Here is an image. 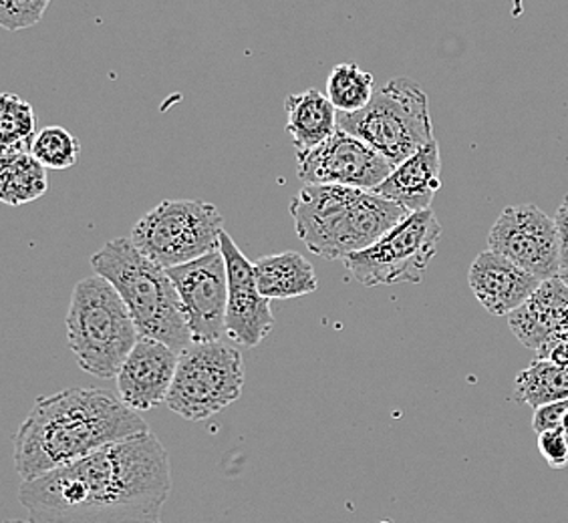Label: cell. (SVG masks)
Listing matches in <instances>:
<instances>
[{
  "instance_id": "22",
  "label": "cell",
  "mask_w": 568,
  "mask_h": 523,
  "mask_svg": "<svg viewBox=\"0 0 568 523\" xmlns=\"http://www.w3.org/2000/svg\"><path fill=\"white\" fill-rule=\"evenodd\" d=\"M375 79L355 63L333 66L327 79V98L339 113H355L369 105Z\"/></svg>"
},
{
  "instance_id": "27",
  "label": "cell",
  "mask_w": 568,
  "mask_h": 523,
  "mask_svg": "<svg viewBox=\"0 0 568 523\" xmlns=\"http://www.w3.org/2000/svg\"><path fill=\"white\" fill-rule=\"evenodd\" d=\"M568 411V401H557V403L542 404L535 409L532 417V429L536 435L547 433V431H562V419Z\"/></svg>"
},
{
  "instance_id": "29",
  "label": "cell",
  "mask_w": 568,
  "mask_h": 523,
  "mask_svg": "<svg viewBox=\"0 0 568 523\" xmlns=\"http://www.w3.org/2000/svg\"><path fill=\"white\" fill-rule=\"evenodd\" d=\"M562 431L568 435V411L565 413V419H562Z\"/></svg>"
},
{
  "instance_id": "4",
  "label": "cell",
  "mask_w": 568,
  "mask_h": 523,
  "mask_svg": "<svg viewBox=\"0 0 568 523\" xmlns=\"http://www.w3.org/2000/svg\"><path fill=\"white\" fill-rule=\"evenodd\" d=\"M91 266L118 288L142 337L162 340L175 352L194 342L174 280L160 264L143 256L132 238L108 242L91 256Z\"/></svg>"
},
{
  "instance_id": "15",
  "label": "cell",
  "mask_w": 568,
  "mask_h": 523,
  "mask_svg": "<svg viewBox=\"0 0 568 523\" xmlns=\"http://www.w3.org/2000/svg\"><path fill=\"white\" fill-rule=\"evenodd\" d=\"M468 283L478 302L490 315L508 317L518 306L525 305L542 280L488 248L471 262Z\"/></svg>"
},
{
  "instance_id": "19",
  "label": "cell",
  "mask_w": 568,
  "mask_h": 523,
  "mask_svg": "<svg viewBox=\"0 0 568 523\" xmlns=\"http://www.w3.org/2000/svg\"><path fill=\"white\" fill-rule=\"evenodd\" d=\"M258 288L271 300L313 295L318 288L313 264L298 252H281L254 262Z\"/></svg>"
},
{
  "instance_id": "17",
  "label": "cell",
  "mask_w": 568,
  "mask_h": 523,
  "mask_svg": "<svg viewBox=\"0 0 568 523\" xmlns=\"http://www.w3.org/2000/svg\"><path fill=\"white\" fill-rule=\"evenodd\" d=\"M442 157L436 140L394 167V172L373 192L387 197L409 214L432 207V202L442 187Z\"/></svg>"
},
{
  "instance_id": "3",
  "label": "cell",
  "mask_w": 568,
  "mask_h": 523,
  "mask_svg": "<svg viewBox=\"0 0 568 523\" xmlns=\"http://www.w3.org/2000/svg\"><path fill=\"white\" fill-rule=\"evenodd\" d=\"M296 234L325 260H345L407 218V209L372 189L305 184L288 206Z\"/></svg>"
},
{
  "instance_id": "13",
  "label": "cell",
  "mask_w": 568,
  "mask_h": 523,
  "mask_svg": "<svg viewBox=\"0 0 568 523\" xmlns=\"http://www.w3.org/2000/svg\"><path fill=\"white\" fill-rule=\"evenodd\" d=\"M220 252L229 273V308H226V337L241 347H258L274 327L271 298L261 293L254 264L224 229L220 236Z\"/></svg>"
},
{
  "instance_id": "32",
  "label": "cell",
  "mask_w": 568,
  "mask_h": 523,
  "mask_svg": "<svg viewBox=\"0 0 568 523\" xmlns=\"http://www.w3.org/2000/svg\"><path fill=\"white\" fill-rule=\"evenodd\" d=\"M565 335H567V337H568V330H567V332H565Z\"/></svg>"
},
{
  "instance_id": "1",
  "label": "cell",
  "mask_w": 568,
  "mask_h": 523,
  "mask_svg": "<svg viewBox=\"0 0 568 523\" xmlns=\"http://www.w3.org/2000/svg\"><path fill=\"white\" fill-rule=\"evenodd\" d=\"M170 491V455L145 431L22 481L19 500L31 523H162Z\"/></svg>"
},
{
  "instance_id": "6",
  "label": "cell",
  "mask_w": 568,
  "mask_h": 523,
  "mask_svg": "<svg viewBox=\"0 0 568 523\" xmlns=\"http://www.w3.org/2000/svg\"><path fill=\"white\" fill-rule=\"evenodd\" d=\"M339 127L372 145L394 167L436 140L426 91L407 76L377 89L367 107L339 113Z\"/></svg>"
},
{
  "instance_id": "28",
  "label": "cell",
  "mask_w": 568,
  "mask_h": 523,
  "mask_svg": "<svg viewBox=\"0 0 568 523\" xmlns=\"http://www.w3.org/2000/svg\"><path fill=\"white\" fill-rule=\"evenodd\" d=\"M558 244H560V268H568V196L558 206L557 216Z\"/></svg>"
},
{
  "instance_id": "31",
  "label": "cell",
  "mask_w": 568,
  "mask_h": 523,
  "mask_svg": "<svg viewBox=\"0 0 568 523\" xmlns=\"http://www.w3.org/2000/svg\"><path fill=\"white\" fill-rule=\"evenodd\" d=\"M4 523H31V522H21V520H7Z\"/></svg>"
},
{
  "instance_id": "16",
  "label": "cell",
  "mask_w": 568,
  "mask_h": 523,
  "mask_svg": "<svg viewBox=\"0 0 568 523\" xmlns=\"http://www.w3.org/2000/svg\"><path fill=\"white\" fill-rule=\"evenodd\" d=\"M506 320L514 337L535 350L536 359H542L552 340L568 330V284L560 276L542 280Z\"/></svg>"
},
{
  "instance_id": "11",
  "label": "cell",
  "mask_w": 568,
  "mask_h": 523,
  "mask_svg": "<svg viewBox=\"0 0 568 523\" xmlns=\"http://www.w3.org/2000/svg\"><path fill=\"white\" fill-rule=\"evenodd\" d=\"M394 172L382 153L345 130L335 131L315 150L296 152V174L305 184L375 189Z\"/></svg>"
},
{
  "instance_id": "20",
  "label": "cell",
  "mask_w": 568,
  "mask_h": 523,
  "mask_svg": "<svg viewBox=\"0 0 568 523\" xmlns=\"http://www.w3.org/2000/svg\"><path fill=\"white\" fill-rule=\"evenodd\" d=\"M49 189L47 167L31 152H2L0 199L19 207L43 197Z\"/></svg>"
},
{
  "instance_id": "18",
  "label": "cell",
  "mask_w": 568,
  "mask_h": 523,
  "mask_svg": "<svg viewBox=\"0 0 568 523\" xmlns=\"http://www.w3.org/2000/svg\"><path fill=\"white\" fill-rule=\"evenodd\" d=\"M286 133L296 152L315 150L339 130V111L317 89H306L284 99Z\"/></svg>"
},
{
  "instance_id": "5",
  "label": "cell",
  "mask_w": 568,
  "mask_h": 523,
  "mask_svg": "<svg viewBox=\"0 0 568 523\" xmlns=\"http://www.w3.org/2000/svg\"><path fill=\"white\" fill-rule=\"evenodd\" d=\"M140 337L130 308L108 278L93 274L77 283L67 315V340L83 371L98 379L118 377Z\"/></svg>"
},
{
  "instance_id": "7",
  "label": "cell",
  "mask_w": 568,
  "mask_h": 523,
  "mask_svg": "<svg viewBox=\"0 0 568 523\" xmlns=\"http://www.w3.org/2000/svg\"><path fill=\"white\" fill-rule=\"evenodd\" d=\"M219 207L197 199H165L133 226L135 248L162 268H174L220 250Z\"/></svg>"
},
{
  "instance_id": "12",
  "label": "cell",
  "mask_w": 568,
  "mask_h": 523,
  "mask_svg": "<svg viewBox=\"0 0 568 523\" xmlns=\"http://www.w3.org/2000/svg\"><path fill=\"white\" fill-rule=\"evenodd\" d=\"M180 295L194 342L220 340L226 335L229 273L222 252L168 268Z\"/></svg>"
},
{
  "instance_id": "26",
  "label": "cell",
  "mask_w": 568,
  "mask_h": 523,
  "mask_svg": "<svg viewBox=\"0 0 568 523\" xmlns=\"http://www.w3.org/2000/svg\"><path fill=\"white\" fill-rule=\"evenodd\" d=\"M538 451L552 469L568 465V435L565 431H547L538 435Z\"/></svg>"
},
{
  "instance_id": "8",
  "label": "cell",
  "mask_w": 568,
  "mask_h": 523,
  "mask_svg": "<svg viewBox=\"0 0 568 523\" xmlns=\"http://www.w3.org/2000/svg\"><path fill=\"white\" fill-rule=\"evenodd\" d=\"M244 387V360L222 340L192 342L180 352L165 404L187 421H204L234 403Z\"/></svg>"
},
{
  "instance_id": "14",
  "label": "cell",
  "mask_w": 568,
  "mask_h": 523,
  "mask_svg": "<svg viewBox=\"0 0 568 523\" xmlns=\"http://www.w3.org/2000/svg\"><path fill=\"white\" fill-rule=\"evenodd\" d=\"M180 352L162 340L140 337L118 372V394L133 411L142 413L168 401Z\"/></svg>"
},
{
  "instance_id": "2",
  "label": "cell",
  "mask_w": 568,
  "mask_h": 523,
  "mask_svg": "<svg viewBox=\"0 0 568 523\" xmlns=\"http://www.w3.org/2000/svg\"><path fill=\"white\" fill-rule=\"evenodd\" d=\"M145 431L148 423L120 394L71 387L34 401L14 435L17 473L34 480Z\"/></svg>"
},
{
  "instance_id": "25",
  "label": "cell",
  "mask_w": 568,
  "mask_h": 523,
  "mask_svg": "<svg viewBox=\"0 0 568 523\" xmlns=\"http://www.w3.org/2000/svg\"><path fill=\"white\" fill-rule=\"evenodd\" d=\"M51 0H0V24L7 31L31 29L43 19Z\"/></svg>"
},
{
  "instance_id": "10",
  "label": "cell",
  "mask_w": 568,
  "mask_h": 523,
  "mask_svg": "<svg viewBox=\"0 0 568 523\" xmlns=\"http://www.w3.org/2000/svg\"><path fill=\"white\" fill-rule=\"evenodd\" d=\"M488 248L540 280L562 270L557 222L535 204L504 207L488 234Z\"/></svg>"
},
{
  "instance_id": "9",
  "label": "cell",
  "mask_w": 568,
  "mask_h": 523,
  "mask_svg": "<svg viewBox=\"0 0 568 523\" xmlns=\"http://www.w3.org/2000/svg\"><path fill=\"white\" fill-rule=\"evenodd\" d=\"M442 226L432 207L412 212L395 228L365 250L345 258V266L357 283L373 286L419 284L436 256Z\"/></svg>"
},
{
  "instance_id": "24",
  "label": "cell",
  "mask_w": 568,
  "mask_h": 523,
  "mask_svg": "<svg viewBox=\"0 0 568 523\" xmlns=\"http://www.w3.org/2000/svg\"><path fill=\"white\" fill-rule=\"evenodd\" d=\"M79 142L71 131L59 125H51L37 133L31 153L47 170H67L79 160Z\"/></svg>"
},
{
  "instance_id": "21",
  "label": "cell",
  "mask_w": 568,
  "mask_h": 523,
  "mask_svg": "<svg viewBox=\"0 0 568 523\" xmlns=\"http://www.w3.org/2000/svg\"><path fill=\"white\" fill-rule=\"evenodd\" d=\"M514 401L538 409L542 404L568 401V367L536 359L514 379Z\"/></svg>"
},
{
  "instance_id": "30",
  "label": "cell",
  "mask_w": 568,
  "mask_h": 523,
  "mask_svg": "<svg viewBox=\"0 0 568 523\" xmlns=\"http://www.w3.org/2000/svg\"><path fill=\"white\" fill-rule=\"evenodd\" d=\"M558 276H560V278H562V280H565V283L568 284V268H565V270H560V274H558Z\"/></svg>"
},
{
  "instance_id": "23",
  "label": "cell",
  "mask_w": 568,
  "mask_h": 523,
  "mask_svg": "<svg viewBox=\"0 0 568 523\" xmlns=\"http://www.w3.org/2000/svg\"><path fill=\"white\" fill-rule=\"evenodd\" d=\"M37 137V115L29 101L4 93L0 98V145L2 152H31Z\"/></svg>"
}]
</instances>
